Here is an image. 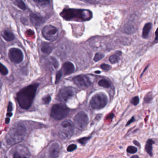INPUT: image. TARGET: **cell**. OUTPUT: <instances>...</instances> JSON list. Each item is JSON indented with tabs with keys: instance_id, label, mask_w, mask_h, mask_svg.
<instances>
[{
	"instance_id": "cell-20",
	"label": "cell",
	"mask_w": 158,
	"mask_h": 158,
	"mask_svg": "<svg viewBox=\"0 0 158 158\" xmlns=\"http://www.w3.org/2000/svg\"><path fill=\"white\" fill-rule=\"evenodd\" d=\"M14 4L16 6H17L18 8L23 10H25L27 9V7L26 6L24 2H23L22 1H20V0L16 1L14 2Z\"/></svg>"
},
{
	"instance_id": "cell-10",
	"label": "cell",
	"mask_w": 158,
	"mask_h": 158,
	"mask_svg": "<svg viewBox=\"0 0 158 158\" xmlns=\"http://www.w3.org/2000/svg\"><path fill=\"white\" fill-rule=\"evenodd\" d=\"M73 81L77 86L81 88H87L91 84L90 79L86 75H80L74 77Z\"/></svg>"
},
{
	"instance_id": "cell-39",
	"label": "cell",
	"mask_w": 158,
	"mask_h": 158,
	"mask_svg": "<svg viewBox=\"0 0 158 158\" xmlns=\"http://www.w3.org/2000/svg\"><path fill=\"white\" fill-rule=\"evenodd\" d=\"M12 115H13V113H12V112H11V113H8L7 114V116L8 117H11L12 116Z\"/></svg>"
},
{
	"instance_id": "cell-9",
	"label": "cell",
	"mask_w": 158,
	"mask_h": 158,
	"mask_svg": "<svg viewBox=\"0 0 158 158\" xmlns=\"http://www.w3.org/2000/svg\"><path fill=\"white\" fill-rule=\"evenodd\" d=\"M8 55L11 61L15 63H19L21 62L24 58L22 51L17 48L10 49Z\"/></svg>"
},
{
	"instance_id": "cell-33",
	"label": "cell",
	"mask_w": 158,
	"mask_h": 158,
	"mask_svg": "<svg viewBox=\"0 0 158 158\" xmlns=\"http://www.w3.org/2000/svg\"><path fill=\"white\" fill-rule=\"evenodd\" d=\"M101 67L103 70L108 71L110 69V66L107 64H103L101 66Z\"/></svg>"
},
{
	"instance_id": "cell-30",
	"label": "cell",
	"mask_w": 158,
	"mask_h": 158,
	"mask_svg": "<svg viewBox=\"0 0 158 158\" xmlns=\"http://www.w3.org/2000/svg\"><path fill=\"white\" fill-rule=\"evenodd\" d=\"M13 158H28L24 155H21L18 152H15L13 155Z\"/></svg>"
},
{
	"instance_id": "cell-7",
	"label": "cell",
	"mask_w": 158,
	"mask_h": 158,
	"mask_svg": "<svg viewBox=\"0 0 158 158\" xmlns=\"http://www.w3.org/2000/svg\"><path fill=\"white\" fill-rule=\"evenodd\" d=\"M75 126L80 129L86 128L89 123V117L86 113L80 111L75 115L74 118Z\"/></svg>"
},
{
	"instance_id": "cell-13",
	"label": "cell",
	"mask_w": 158,
	"mask_h": 158,
	"mask_svg": "<svg viewBox=\"0 0 158 158\" xmlns=\"http://www.w3.org/2000/svg\"><path fill=\"white\" fill-rule=\"evenodd\" d=\"M30 18L31 22L35 27H40L41 25L43 24L45 21V19L43 17L34 13L31 14Z\"/></svg>"
},
{
	"instance_id": "cell-1",
	"label": "cell",
	"mask_w": 158,
	"mask_h": 158,
	"mask_svg": "<svg viewBox=\"0 0 158 158\" xmlns=\"http://www.w3.org/2000/svg\"><path fill=\"white\" fill-rule=\"evenodd\" d=\"M39 86L38 83L31 84L21 89L18 93L16 99L21 108L27 110L31 106Z\"/></svg>"
},
{
	"instance_id": "cell-35",
	"label": "cell",
	"mask_w": 158,
	"mask_h": 158,
	"mask_svg": "<svg viewBox=\"0 0 158 158\" xmlns=\"http://www.w3.org/2000/svg\"><path fill=\"white\" fill-rule=\"evenodd\" d=\"M151 96H148V95L147 97L145 98V101L146 103H149L151 100Z\"/></svg>"
},
{
	"instance_id": "cell-8",
	"label": "cell",
	"mask_w": 158,
	"mask_h": 158,
	"mask_svg": "<svg viewBox=\"0 0 158 158\" xmlns=\"http://www.w3.org/2000/svg\"><path fill=\"white\" fill-rule=\"evenodd\" d=\"M42 34L46 40L53 41L57 38L59 31L53 26L47 25L44 27L42 30Z\"/></svg>"
},
{
	"instance_id": "cell-17",
	"label": "cell",
	"mask_w": 158,
	"mask_h": 158,
	"mask_svg": "<svg viewBox=\"0 0 158 158\" xmlns=\"http://www.w3.org/2000/svg\"><path fill=\"white\" fill-rule=\"evenodd\" d=\"M2 36L5 40L7 41H11L14 39V35L12 32L8 30H5L2 32Z\"/></svg>"
},
{
	"instance_id": "cell-14",
	"label": "cell",
	"mask_w": 158,
	"mask_h": 158,
	"mask_svg": "<svg viewBox=\"0 0 158 158\" xmlns=\"http://www.w3.org/2000/svg\"><path fill=\"white\" fill-rule=\"evenodd\" d=\"M62 69L64 75H70L74 72L75 67L72 63L66 62L63 65Z\"/></svg>"
},
{
	"instance_id": "cell-25",
	"label": "cell",
	"mask_w": 158,
	"mask_h": 158,
	"mask_svg": "<svg viewBox=\"0 0 158 158\" xmlns=\"http://www.w3.org/2000/svg\"><path fill=\"white\" fill-rule=\"evenodd\" d=\"M51 62L52 63L53 67H54L55 69H57L59 66V63L58 60H57V59L56 58L53 57H51Z\"/></svg>"
},
{
	"instance_id": "cell-11",
	"label": "cell",
	"mask_w": 158,
	"mask_h": 158,
	"mask_svg": "<svg viewBox=\"0 0 158 158\" xmlns=\"http://www.w3.org/2000/svg\"><path fill=\"white\" fill-rule=\"evenodd\" d=\"M74 95V90L69 87H63L59 91V97L63 102H67L68 100Z\"/></svg>"
},
{
	"instance_id": "cell-15",
	"label": "cell",
	"mask_w": 158,
	"mask_h": 158,
	"mask_svg": "<svg viewBox=\"0 0 158 158\" xmlns=\"http://www.w3.org/2000/svg\"><path fill=\"white\" fill-rule=\"evenodd\" d=\"M52 49L53 48L52 46L50 45V44L47 42H43L41 46V50L42 52L46 55H48L51 54L52 52Z\"/></svg>"
},
{
	"instance_id": "cell-3",
	"label": "cell",
	"mask_w": 158,
	"mask_h": 158,
	"mask_svg": "<svg viewBox=\"0 0 158 158\" xmlns=\"http://www.w3.org/2000/svg\"><path fill=\"white\" fill-rule=\"evenodd\" d=\"M87 11L75 9H65L60 14L61 16L66 20H70L71 19L77 18L83 20H88V15H91V14H87Z\"/></svg>"
},
{
	"instance_id": "cell-6",
	"label": "cell",
	"mask_w": 158,
	"mask_h": 158,
	"mask_svg": "<svg viewBox=\"0 0 158 158\" xmlns=\"http://www.w3.org/2000/svg\"><path fill=\"white\" fill-rule=\"evenodd\" d=\"M74 130V124L70 120L63 121L59 128V136L62 140L69 139L72 135Z\"/></svg>"
},
{
	"instance_id": "cell-4",
	"label": "cell",
	"mask_w": 158,
	"mask_h": 158,
	"mask_svg": "<svg viewBox=\"0 0 158 158\" xmlns=\"http://www.w3.org/2000/svg\"><path fill=\"white\" fill-rule=\"evenodd\" d=\"M70 112L69 108L65 104H54L52 108L51 116L55 120H62L69 115Z\"/></svg>"
},
{
	"instance_id": "cell-31",
	"label": "cell",
	"mask_w": 158,
	"mask_h": 158,
	"mask_svg": "<svg viewBox=\"0 0 158 158\" xmlns=\"http://www.w3.org/2000/svg\"><path fill=\"white\" fill-rule=\"evenodd\" d=\"M77 146L76 145L72 144L68 146L67 148V151L69 152L73 151L77 149Z\"/></svg>"
},
{
	"instance_id": "cell-32",
	"label": "cell",
	"mask_w": 158,
	"mask_h": 158,
	"mask_svg": "<svg viewBox=\"0 0 158 158\" xmlns=\"http://www.w3.org/2000/svg\"><path fill=\"white\" fill-rule=\"evenodd\" d=\"M35 2L38 3L39 4L41 5H46L50 3V1H34Z\"/></svg>"
},
{
	"instance_id": "cell-23",
	"label": "cell",
	"mask_w": 158,
	"mask_h": 158,
	"mask_svg": "<svg viewBox=\"0 0 158 158\" xmlns=\"http://www.w3.org/2000/svg\"><path fill=\"white\" fill-rule=\"evenodd\" d=\"M127 152L130 153V154H135L137 152V148L136 147L130 146L127 148Z\"/></svg>"
},
{
	"instance_id": "cell-18",
	"label": "cell",
	"mask_w": 158,
	"mask_h": 158,
	"mask_svg": "<svg viewBox=\"0 0 158 158\" xmlns=\"http://www.w3.org/2000/svg\"><path fill=\"white\" fill-rule=\"evenodd\" d=\"M152 25V23H148L145 25L143 28V32H142V37L143 38L146 39L149 35V32L151 30Z\"/></svg>"
},
{
	"instance_id": "cell-37",
	"label": "cell",
	"mask_w": 158,
	"mask_h": 158,
	"mask_svg": "<svg viewBox=\"0 0 158 158\" xmlns=\"http://www.w3.org/2000/svg\"><path fill=\"white\" fill-rule=\"evenodd\" d=\"M133 142H134V144H135V145L137 146H138V147H140V146H140V143H139L137 141H133Z\"/></svg>"
},
{
	"instance_id": "cell-19",
	"label": "cell",
	"mask_w": 158,
	"mask_h": 158,
	"mask_svg": "<svg viewBox=\"0 0 158 158\" xmlns=\"http://www.w3.org/2000/svg\"><path fill=\"white\" fill-rule=\"evenodd\" d=\"M121 52H117L114 55L110 57V61L112 63H115L118 62L120 60V56L121 55Z\"/></svg>"
},
{
	"instance_id": "cell-5",
	"label": "cell",
	"mask_w": 158,
	"mask_h": 158,
	"mask_svg": "<svg viewBox=\"0 0 158 158\" xmlns=\"http://www.w3.org/2000/svg\"><path fill=\"white\" fill-rule=\"evenodd\" d=\"M108 99L105 94L99 93L93 96L90 102V107L94 110H100L107 104Z\"/></svg>"
},
{
	"instance_id": "cell-16",
	"label": "cell",
	"mask_w": 158,
	"mask_h": 158,
	"mask_svg": "<svg viewBox=\"0 0 158 158\" xmlns=\"http://www.w3.org/2000/svg\"><path fill=\"white\" fill-rule=\"evenodd\" d=\"M154 144L155 142L152 139H148L146 144V151L150 156H152V145Z\"/></svg>"
},
{
	"instance_id": "cell-24",
	"label": "cell",
	"mask_w": 158,
	"mask_h": 158,
	"mask_svg": "<svg viewBox=\"0 0 158 158\" xmlns=\"http://www.w3.org/2000/svg\"><path fill=\"white\" fill-rule=\"evenodd\" d=\"M91 137H86L82 138L77 140V141L80 143L82 145H84L86 144L88 141L90 139Z\"/></svg>"
},
{
	"instance_id": "cell-12",
	"label": "cell",
	"mask_w": 158,
	"mask_h": 158,
	"mask_svg": "<svg viewBox=\"0 0 158 158\" xmlns=\"http://www.w3.org/2000/svg\"><path fill=\"white\" fill-rule=\"evenodd\" d=\"M60 152V145L58 142H54L49 148V156L50 158H58Z\"/></svg>"
},
{
	"instance_id": "cell-34",
	"label": "cell",
	"mask_w": 158,
	"mask_h": 158,
	"mask_svg": "<svg viewBox=\"0 0 158 158\" xmlns=\"http://www.w3.org/2000/svg\"><path fill=\"white\" fill-rule=\"evenodd\" d=\"M13 110V105L12 103L9 102L8 106V113H11Z\"/></svg>"
},
{
	"instance_id": "cell-40",
	"label": "cell",
	"mask_w": 158,
	"mask_h": 158,
	"mask_svg": "<svg viewBox=\"0 0 158 158\" xmlns=\"http://www.w3.org/2000/svg\"><path fill=\"white\" fill-rule=\"evenodd\" d=\"M130 158H139V157L137 155H134L133 156H132Z\"/></svg>"
},
{
	"instance_id": "cell-29",
	"label": "cell",
	"mask_w": 158,
	"mask_h": 158,
	"mask_svg": "<svg viewBox=\"0 0 158 158\" xmlns=\"http://www.w3.org/2000/svg\"><path fill=\"white\" fill-rule=\"evenodd\" d=\"M62 73L61 71H60H60H59V72H57V73H56V84L58 83V82H59V81L60 80L61 77H62Z\"/></svg>"
},
{
	"instance_id": "cell-41",
	"label": "cell",
	"mask_w": 158,
	"mask_h": 158,
	"mask_svg": "<svg viewBox=\"0 0 158 158\" xmlns=\"http://www.w3.org/2000/svg\"><path fill=\"white\" fill-rule=\"evenodd\" d=\"M1 142H0V148H1Z\"/></svg>"
},
{
	"instance_id": "cell-22",
	"label": "cell",
	"mask_w": 158,
	"mask_h": 158,
	"mask_svg": "<svg viewBox=\"0 0 158 158\" xmlns=\"http://www.w3.org/2000/svg\"><path fill=\"white\" fill-rule=\"evenodd\" d=\"M0 73L3 75H7L8 73V70L1 63H0Z\"/></svg>"
},
{
	"instance_id": "cell-27",
	"label": "cell",
	"mask_w": 158,
	"mask_h": 158,
	"mask_svg": "<svg viewBox=\"0 0 158 158\" xmlns=\"http://www.w3.org/2000/svg\"><path fill=\"white\" fill-rule=\"evenodd\" d=\"M104 55L102 53H97L95 54L94 58V60L96 61V62H97V61H99L101 59H103L104 57Z\"/></svg>"
},
{
	"instance_id": "cell-21",
	"label": "cell",
	"mask_w": 158,
	"mask_h": 158,
	"mask_svg": "<svg viewBox=\"0 0 158 158\" xmlns=\"http://www.w3.org/2000/svg\"><path fill=\"white\" fill-rule=\"evenodd\" d=\"M98 84L100 86L103 87V88H108L110 86V82L106 79H102L98 82Z\"/></svg>"
},
{
	"instance_id": "cell-42",
	"label": "cell",
	"mask_w": 158,
	"mask_h": 158,
	"mask_svg": "<svg viewBox=\"0 0 158 158\" xmlns=\"http://www.w3.org/2000/svg\"><path fill=\"white\" fill-rule=\"evenodd\" d=\"M96 73H100V72H99V71H98V72H96Z\"/></svg>"
},
{
	"instance_id": "cell-38",
	"label": "cell",
	"mask_w": 158,
	"mask_h": 158,
	"mask_svg": "<svg viewBox=\"0 0 158 158\" xmlns=\"http://www.w3.org/2000/svg\"><path fill=\"white\" fill-rule=\"evenodd\" d=\"M6 121H5V122L6 124H9L10 122V118L9 117H7L6 118Z\"/></svg>"
},
{
	"instance_id": "cell-36",
	"label": "cell",
	"mask_w": 158,
	"mask_h": 158,
	"mask_svg": "<svg viewBox=\"0 0 158 158\" xmlns=\"http://www.w3.org/2000/svg\"><path fill=\"white\" fill-rule=\"evenodd\" d=\"M135 121V117H132L131 118V119H130V120H129L128 121L127 124H126V126H128V125H129L131 123L134 122Z\"/></svg>"
},
{
	"instance_id": "cell-2",
	"label": "cell",
	"mask_w": 158,
	"mask_h": 158,
	"mask_svg": "<svg viewBox=\"0 0 158 158\" xmlns=\"http://www.w3.org/2000/svg\"><path fill=\"white\" fill-rule=\"evenodd\" d=\"M26 134L27 128L24 125L21 123L14 124L6 136V141L10 145L19 143L24 140Z\"/></svg>"
},
{
	"instance_id": "cell-28",
	"label": "cell",
	"mask_w": 158,
	"mask_h": 158,
	"mask_svg": "<svg viewBox=\"0 0 158 158\" xmlns=\"http://www.w3.org/2000/svg\"><path fill=\"white\" fill-rule=\"evenodd\" d=\"M140 102V99L138 96H136L132 99L131 103L135 106L138 105Z\"/></svg>"
},
{
	"instance_id": "cell-26",
	"label": "cell",
	"mask_w": 158,
	"mask_h": 158,
	"mask_svg": "<svg viewBox=\"0 0 158 158\" xmlns=\"http://www.w3.org/2000/svg\"><path fill=\"white\" fill-rule=\"evenodd\" d=\"M51 97L49 95H46L42 98V101L45 104H49L51 102Z\"/></svg>"
}]
</instances>
